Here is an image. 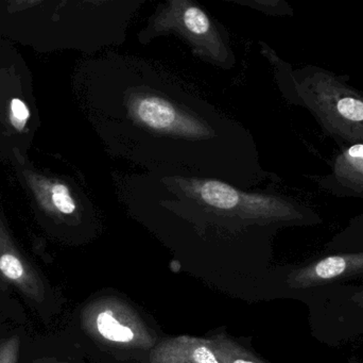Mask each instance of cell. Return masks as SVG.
Returning <instances> with one entry per match:
<instances>
[{
    "label": "cell",
    "instance_id": "6da1fadb",
    "mask_svg": "<svg viewBox=\"0 0 363 363\" xmlns=\"http://www.w3.org/2000/svg\"><path fill=\"white\" fill-rule=\"evenodd\" d=\"M89 68V112L111 157L245 190L279 180L245 126L160 62L110 50Z\"/></svg>",
    "mask_w": 363,
    "mask_h": 363
},
{
    "label": "cell",
    "instance_id": "7a4b0ae2",
    "mask_svg": "<svg viewBox=\"0 0 363 363\" xmlns=\"http://www.w3.org/2000/svg\"><path fill=\"white\" fill-rule=\"evenodd\" d=\"M117 200L140 221L209 234H271L281 227L319 225L313 208L273 188L245 190L196 175L114 173Z\"/></svg>",
    "mask_w": 363,
    "mask_h": 363
},
{
    "label": "cell",
    "instance_id": "3957f363",
    "mask_svg": "<svg viewBox=\"0 0 363 363\" xmlns=\"http://www.w3.org/2000/svg\"><path fill=\"white\" fill-rule=\"evenodd\" d=\"M260 47L288 102L308 110L340 147L363 144V92L350 85L347 76L317 65L294 68L266 43Z\"/></svg>",
    "mask_w": 363,
    "mask_h": 363
},
{
    "label": "cell",
    "instance_id": "277c9868",
    "mask_svg": "<svg viewBox=\"0 0 363 363\" xmlns=\"http://www.w3.org/2000/svg\"><path fill=\"white\" fill-rule=\"evenodd\" d=\"M176 36L194 58L220 70L236 66L237 57L228 28L196 0H165L155 6L138 31L140 44Z\"/></svg>",
    "mask_w": 363,
    "mask_h": 363
},
{
    "label": "cell",
    "instance_id": "5b68a950",
    "mask_svg": "<svg viewBox=\"0 0 363 363\" xmlns=\"http://www.w3.org/2000/svg\"><path fill=\"white\" fill-rule=\"evenodd\" d=\"M304 302L313 336L322 345L338 347L363 337V281L321 290Z\"/></svg>",
    "mask_w": 363,
    "mask_h": 363
},
{
    "label": "cell",
    "instance_id": "8992f818",
    "mask_svg": "<svg viewBox=\"0 0 363 363\" xmlns=\"http://www.w3.org/2000/svg\"><path fill=\"white\" fill-rule=\"evenodd\" d=\"M362 281L363 251H323L284 275V287L303 300L328 288Z\"/></svg>",
    "mask_w": 363,
    "mask_h": 363
},
{
    "label": "cell",
    "instance_id": "52a82bcc",
    "mask_svg": "<svg viewBox=\"0 0 363 363\" xmlns=\"http://www.w3.org/2000/svg\"><path fill=\"white\" fill-rule=\"evenodd\" d=\"M318 185L337 197L363 200V144L341 147L332 172L318 179Z\"/></svg>",
    "mask_w": 363,
    "mask_h": 363
},
{
    "label": "cell",
    "instance_id": "ba28073f",
    "mask_svg": "<svg viewBox=\"0 0 363 363\" xmlns=\"http://www.w3.org/2000/svg\"><path fill=\"white\" fill-rule=\"evenodd\" d=\"M0 281L12 285L36 303L45 300V286L35 269L28 264L0 232Z\"/></svg>",
    "mask_w": 363,
    "mask_h": 363
},
{
    "label": "cell",
    "instance_id": "9c48e42d",
    "mask_svg": "<svg viewBox=\"0 0 363 363\" xmlns=\"http://www.w3.org/2000/svg\"><path fill=\"white\" fill-rule=\"evenodd\" d=\"M324 251H363V212L352 219L325 244Z\"/></svg>",
    "mask_w": 363,
    "mask_h": 363
},
{
    "label": "cell",
    "instance_id": "30bf717a",
    "mask_svg": "<svg viewBox=\"0 0 363 363\" xmlns=\"http://www.w3.org/2000/svg\"><path fill=\"white\" fill-rule=\"evenodd\" d=\"M95 326L100 336L112 342L129 343L134 339L133 330L119 323L108 310L101 311L96 315Z\"/></svg>",
    "mask_w": 363,
    "mask_h": 363
},
{
    "label": "cell",
    "instance_id": "8fae6325",
    "mask_svg": "<svg viewBox=\"0 0 363 363\" xmlns=\"http://www.w3.org/2000/svg\"><path fill=\"white\" fill-rule=\"evenodd\" d=\"M51 202L55 210L64 215H74L78 212V200L72 195L69 187L64 183L51 185Z\"/></svg>",
    "mask_w": 363,
    "mask_h": 363
},
{
    "label": "cell",
    "instance_id": "7c38bea8",
    "mask_svg": "<svg viewBox=\"0 0 363 363\" xmlns=\"http://www.w3.org/2000/svg\"><path fill=\"white\" fill-rule=\"evenodd\" d=\"M236 4L250 6L270 16H287L294 14L291 6L281 0H225Z\"/></svg>",
    "mask_w": 363,
    "mask_h": 363
},
{
    "label": "cell",
    "instance_id": "4fadbf2b",
    "mask_svg": "<svg viewBox=\"0 0 363 363\" xmlns=\"http://www.w3.org/2000/svg\"><path fill=\"white\" fill-rule=\"evenodd\" d=\"M29 117L30 112L25 102L17 98L11 102V121L15 128L23 129Z\"/></svg>",
    "mask_w": 363,
    "mask_h": 363
},
{
    "label": "cell",
    "instance_id": "5bb4252c",
    "mask_svg": "<svg viewBox=\"0 0 363 363\" xmlns=\"http://www.w3.org/2000/svg\"><path fill=\"white\" fill-rule=\"evenodd\" d=\"M19 353V339H9L0 345V363H17Z\"/></svg>",
    "mask_w": 363,
    "mask_h": 363
},
{
    "label": "cell",
    "instance_id": "9a60e30c",
    "mask_svg": "<svg viewBox=\"0 0 363 363\" xmlns=\"http://www.w3.org/2000/svg\"><path fill=\"white\" fill-rule=\"evenodd\" d=\"M190 363H219L213 352L204 345H198L188 355Z\"/></svg>",
    "mask_w": 363,
    "mask_h": 363
},
{
    "label": "cell",
    "instance_id": "2e32d148",
    "mask_svg": "<svg viewBox=\"0 0 363 363\" xmlns=\"http://www.w3.org/2000/svg\"><path fill=\"white\" fill-rule=\"evenodd\" d=\"M349 363H363V358H351Z\"/></svg>",
    "mask_w": 363,
    "mask_h": 363
},
{
    "label": "cell",
    "instance_id": "e0dca14e",
    "mask_svg": "<svg viewBox=\"0 0 363 363\" xmlns=\"http://www.w3.org/2000/svg\"><path fill=\"white\" fill-rule=\"evenodd\" d=\"M50 363H52V362H50Z\"/></svg>",
    "mask_w": 363,
    "mask_h": 363
}]
</instances>
